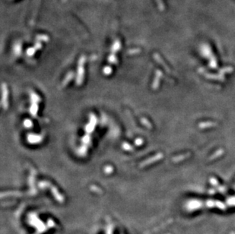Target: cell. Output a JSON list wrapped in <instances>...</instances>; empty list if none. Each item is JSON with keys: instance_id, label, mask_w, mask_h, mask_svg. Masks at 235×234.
Returning <instances> with one entry per match:
<instances>
[{"instance_id": "obj_19", "label": "cell", "mask_w": 235, "mask_h": 234, "mask_svg": "<svg viewBox=\"0 0 235 234\" xmlns=\"http://www.w3.org/2000/svg\"><path fill=\"white\" fill-rule=\"evenodd\" d=\"M79 152L80 153V154L85 155L86 153V147H81L80 150H79Z\"/></svg>"}, {"instance_id": "obj_1", "label": "cell", "mask_w": 235, "mask_h": 234, "mask_svg": "<svg viewBox=\"0 0 235 234\" xmlns=\"http://www.w3.org/2000/svg\"><path fill=\"white\" fill-rule=\"evenodd\" d=\"M83 64H84V58H81V60L79 61V69H78V77L77 81H76V83H77L78 85L81 84V83L83 82V75H84Z\"/></svg>"}, {"instance_id": "obj_20", "label": "cell", "mask_w": 235, "mask_h": 234, "mask_svg": "<svg viewBox=\"0 0 235 234\" xmlns=\"http://www.w3.org/2000/svg\"><path fill=\"white\" fill-rule=\"evenodd\" d=\"M142 143H143V140L141 138H137L135 140V144L138 145V146H140L141 144H142Z\"/></svg>"}, {"instance_id": "obj_2", "label": "cell", "mask_w": 235, "mask_h": 234, "mask_svg": "<svg viewBox=\"0 0 235 234\" xmlns=\"http://www.w3.org/2000/svg\"><path fill=\"white\" fill-rule=\"evenodd\" d=\"M163 157H164V156H163L162 154H161V153H159V154H156L155 156H154V157H150V158H148V160H146V161H143V162H141V163L139 164V167H146V166L149 165V164H152V163H154V162H156V161H159V160L162 158Z\"/></svg>"}, {"instance_id": "obj_6", "label": "cell", "mask_w": 235, "mask_h": 234, "mask_svg": "<svg viewBox=\"0 0 235 234\" xmlns=\"http://www.w3.org/2000/svg\"><path fill=\"white\" fill-rule=\"evenodd\" d=\"M42 137L40 135H29L27 137V140L31 143H39L42 140Z\"/></svg>"}, {"instance_id": "obj_14", "label": "cell", "mask_w": 235, "mask_h": 234, "mask_svg": "<svg viewBox=\"0 0 235 234\" xmlns=\"http://www.w3.org/2000/svg\"><path fill=\"white\" fill-rule=\"evenodd\" d=\"M90 141H91V138H90L89 135H86L83 138H82V142H83L85 144H88L90 143Z\"/></svg>"}, {"instance_id": "obj_9", "label": "cell", "mask_w": 235, "mask_h": 234, "mask_svg": "<svg viewBox=\"0 0 235 234\" xmlns=\"http://www.w3.org/2000/svg\"><path fill=\"white\" fill-rule=\"evenodd\" d=\"M190 156V153H186V154H183V155H180V156H177L173 158V162L174 163H177V162H180V161H183L184 159L187 158Z\"/></svg>"}, {"instance_id": "obj_17", "label": "cell", "mask_w": 235, "mask_h": 234, "mask_svg": "<svg viewBox=\"0 0 235 234\" xmlns=\"http://www.w3.org/2000/svg\"><path fill=\"white\" fill-rule=\"evenodd\" d=\"M111 71H112V69L110 67H106L105 69H104V73L105 75H109L111 73Z\"/></svg>"}, {"instance_id": "obj_4", "label": "cell", "mask_w": 235, "mask_h": 234, "mask_svg": "<svg viewBox=\"0 0 235 234\" xmlns=\"http://www.w3.org/2000/svg\"><path fill=\"white\" fill-rule=\"evenodd\" d=\"M96 124H97V119L94 115H91V119H90V122L89 124L86 126V132L87 133L93 132L94 127H95Z\"/></svg>"}, {"instance_id": "obj_15", "label": "cell", "mask_w": 235, "mask_h": 234, "mask_svg": "<svg viewBox=\"0 0 235 234\" xmlns=\"http://www.w3.org/2000/svg\"><path fill=\"white\" fill-rule=\"evenodd\" d=\"M24 125H25L26 128H31L32 127L33 124H32V122L31 121V120H29V119H26V120L24 122Z\"/></svg>"}, {"instance_id": "obj_18", "label": "cell", "mask_w": 235, "mask_h": 234, "mask_svg": "<svg viewBox=\"0 0 235 234\" xmlns=\"http://www.w3.org/2000/svg\"><path fill=\"white\" fill-rule=\"evenodd\" d=\"M123 148L125 149L126 150H133V148H132L129 144H126V143H124L123 144Z\"/></svg>"}, {"instance_id": "obj_5", "label": "cell", "mask_w": 235, "mask_h": 234, "mask_svg": "<svg viewBox=\"0 0 235 234\" xmlns=\"http://www.w3.org/2000/svg\"><path fill=\"white\" fill-rule=\"evenodd\" d=\"M162 76H163L162 72H161L160 70H158V71H156V74H155V78H154V82H153V84H152V88H153L154 90H156L157 88H158L161 78L162 77Z\"/></svg>"}, {"instance_id": "obj_12", "label": "cell", "mask_w": 235, "mask_h": 234, "mask_svg": "<svg viewBox=\"0 0 235 234\" xmlns=\"http://www.w3.org/2000/svg\"><path fill=\"white\" fill-rule=\"evenodd\" d=\"M31 97L32 103H38L40 101V98L37 94H34V93H31Z\"/></svg>"}, {"instance_id": "obj_3", "label": "cell", "mask_w": 235, "mask_h": 234, "mask_svg": "<svg viewBox=\"0 0 235 234\" xmlns=\"http://www.w3.org/2000/svg\"><path fill=\"white\" fill-rule=\"evenodd\" d=\"M2 107L5 110L8 109V89L5 84H2Z\"/></svg>"}, {"instance_id": "obj_10", "label": "cell", "mask_w": 235, "mask_h": 234, "mask_svg": "<svg viewBox=\"0 0 235 234\" xmlns=\"http://www.w3.org/2000/svg\"><path fill=\"white\" fill-rule=\"evenodd\" d=\"M217 124L215 122H202L199 125V127L200 129H206V128H210L216 126Z\"/></svg>"}, {"instance_id": "obj_16", "label": "cell", "mask_w": 235, "mask_h": 234, "mask_svg": "<svg viewBox=\"0 0 235 234\" xmlns=\"http://www.w3.org/2000/svg\"><path fill=\"white\" fill-rule=\"evenodd\" d=\"M141 122H143L144 125H146V126H147V127H148V128H149V129H152V125L150 124V122L148 121V120H147V119H146H146H144V118H142V119H141Z\"/></svg>"}, {"instance_id": "obj_8", "label": "cell", "mask_w": 235, "mask_h": 234, "mask_svg": "<svg viewBox=\"0 0 235 234\" xmlns=\"http://www.w3.org/2000/svg\"><path fill=\"white\" fill-rule=\"evenodd\" d=\"M154 58H155V59H156V60L158 61V63H160L161 65H162V66L164 67V68H165V70H166V71H167L168 73H171V69H169L168 67L167 66L166 64H165V63H164V62H163V60H162V59H161V57H160V56H159V55H157V54L154 55Z\"/></svg>"}, {"instance_id": "obj_7", "label": "cell", "mask_w": 235, "mask_h": 234, "mask_svg": "<svg viewBox=\"0 0 235 234\" xmlns=\"http://www.w3.org/2000/svg\"><path fill=\"white\" fill-rule=\"evenodd\" d=\"M73 77H74V74H73V72H69V73L66 75V77L65 78L64 81H63V83H62V84L60 85V88H64L65 86L67 84L69 83L71 80L72 79Z\"/></svg>"}, {"instance_id": "obj_13", "label": "cell", "mask_w": 235, "mask_h": 234, "mask_svg": "<svg viewBox=\"0 0 235 234\" xmlns=\"http://www.w3.org/2000/svg\"><path fill=\"white\" fill-rule=\"evenodd\" d=\"M223 152H224V150H218V151H217V152L215 153V154H213L212 156V157H209V160H212V159H215V158H217V157H220L221 155L223 154Z\"/></svg>"}, {"instance_id": "obj_11", "label": "cell", "mask_w": 235, "mask_h": 234, "mask_svg": "<svg viewBox=\"0 0 235 234\" xmlns=\"http://www.w3.org/2000/svg\"><path fill=\"white\" fill-rule=\"evenodd\" d=\"M38 103H32V106L30 109V110H31V113L33 116H35L37 113H38Z\"/></svg>"}]
</instances>
